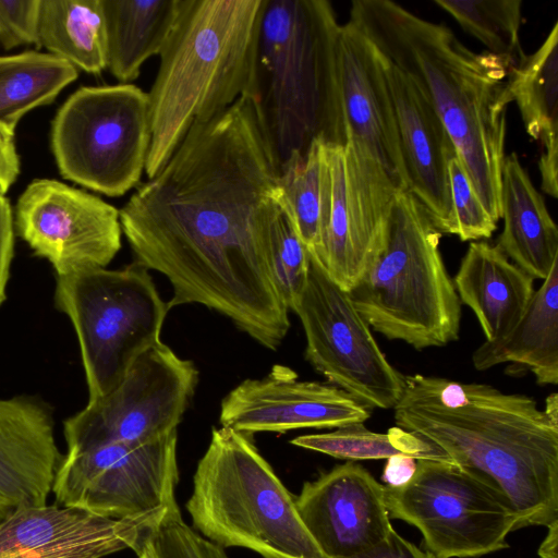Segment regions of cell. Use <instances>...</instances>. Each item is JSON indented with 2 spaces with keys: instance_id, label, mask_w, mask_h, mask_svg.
I'll return each instance as SVG.
<instances>
[{
  "instance_id": "obj_37",
  "label": "cell",
  "mask_w": 558,
  "mask_h": 558,
  "mask_svg": "<svg viewBox=\"0 0 558 558\" xmlns=\"http://www.w3.org/2000/svg\"><path fill=\"white\" fill-rule=\"evenodd\" d=\"M14 133L15 131L0 126V197H4L20 173Z\"/></svg>"
},
{
  "instance_id": "obj_1",
  "label": "cell",
  "mask_w": 558,
  "mask_h": 558,
  "mask_svg": "<svg viewBox=\"0 0 558 558\" xmlns=\"http://www.w3.org/2000/svg\"><path fill=\"white\" fill-rule=\"evenodd\" d=\"M280 162L259 100L194 124L119 210L134 262L171 283L169 308L201 304L276 350L290 322L271 272Z\"/></svg>"
},
{
  "instance_id": "obj_30",
  "label": "cell",
  "mask_w": 558,
  "mask_h": 558,
  "mask_svg": "<svg viewBox=\"0 0 558 558\" xmlns=\"http://www.w3.org/2000/svg\"><path fill=\"white\" fill-rule=\"evenodd\" d=\"M322 140L315 138L305 153H293L280 163L277 204L310 254L319 241L322 197Z\"/></svg>"
},
{
  "instance_id": "obj_4",
  "label": "cell",
  "mask_w": 558,
  "mask_h": 558,
  "mask_svg": "<svg viewBox=\"0 0 558 558\" xmlns=\"http://www.w3.org/2000/svg\"><path fill=\"white\" fill-rule=\"evenodd\" d=\"M266 0H181L148 94L154 178L189 130L240 97L258 98L257 48Z\"/></svg>"
},
{
  "instance_id": "obj_24",
  "label": "cell",
  "mask_w": 558,
  "mask_h": 558,
  "mask_svg": "<svg viewBox=\"0 0 558 558\" xmlns=\"http://www.w3.org/2000/svg\"><path fill=\"white\" fill-rule=\"evenodd\" d=\"M477 371L511 363L529 368L539 385L558 383V262L518 325L505 337L483 342L472 354Z\"/></svg>"
},
{
  "instance_id": "obj_25",
  "label": "cell",
  "mask_w": 558,
  "mask_h": 558,
  "mask_svg": "<svg viewBox=\"0 0 558 558\" xmlns=\"http://www.w3.org/2000/svg\"><path fill=\"white\" fill-rule=\"evenodd\" d=\"M107 35V69L131 84L153 56H159L177 21L181 0H101Z\"/></svg>"
},
{
  "instance_id": "obj_21",
  "label": "cell",
  "mask_w": 558,
  "mask_h": 558,
  "mask_svg": "<svg viewBox=\"0 0 558 558\" xmlns=\"http://www.w3.org/2000/svg\"><path fill=\"white\" fill-rule=\"evenodd\" d=\"M54 425L53 410L41 398H0V519L47 504L63 458Z\"/></svg>"
},
{
  "instance_id": "obj_31",
  "label": "cell",
  "mask_w": 558,
  "mask_h": 558,
  "mask_svg": "<svg viewBox=\"0 0 558 558\" xmlns=\"http://www.w3.org/2000/svg\"><path fill=\"white\" fill-rule=\"evenodd\" d=\"M434 3L511 68L525 57L519 39L521 0H435Z\"/></svg>"
},
{
  "instance_id": "obj_14",
  "label": "cell",
  "mask_w": 558,
  "mask_h": 558,
  "mask_svg": "<svg viewBox=\"0 0 558 558\" xmlns=\"http://www.w3.org/2000/svg\"><path fill=\"white\" fill-rule=\"evenodd\" d=\"M178 429L145 444L65 451L53 480L54 504L109 519L174 510Z\"/></svg>"
},
{
  "instance_id": "obj_16",
  "label": "cell",
  "mask_w": 558,
  "mask_h": 558,
  "mask_svg": "<svg viewBox=\"0 0 558 558\" xmlns=\"http://www.w3.org/2000/svg\"><path fill=\"white\" fill-rule=\"evenodd\" d=\"M372 410L344 390L326 383L299 380L276 365L258 379H245L222 400L221 426L251 435L298 428H338L364 423Z\"/></svg>"
},
{
  "instance_id": "obj_9",
  "label": "cell",
  "mask_w": 558,
  "mask_h": 558,
  "mask_svg": "<svg viewBox=\"0 0 558 558\" xmlns=\"http://www.w3.org/2000/svg\"><path fill=\"white\" fill-rule=\"evenodd\" d=\"M149 144L148 94L132 83L82 87L52 121L51 148L61 175L111 197L140 183Z\"/></svg>"
},
{
  "instance_id": "obj_34",
  "label": "cell",
  "mask_w": 558,
  "mask_h": 558,
  "mask_svg": "<svg viewBox=\"0 0 558 558\" xmlns=\"http://www.w3.org/2000/svg\"><path fill=\"white\" fill-rule=\"evenodd\" d=\"M448 183L450 214L444 233L454 234L461 241L489 239L498 222L483 206L457 155L448 162Z\"/></svg>"
},
{
  "instance_id": "obj_11",
  "label": "cell",
  "mask_w": 558,
  "mask_h": 558,
  "mask_svg": "<svg viewBox=\"0 0 558 558\" xmlns=\"http://www.w3.org/2000/svg\"><path fill=\"white\" fill-rule=\"evenodd\" d=\"M319 241L312 254L328 276L350 291L378 251L401 190L359 143L322 140Z\"/></svg>"
},
{
  "instance_id": "obj_35",
  "label": "cell",
  "mask_w": 558,
  "mask_h": 558,
  "mask_svg": "<svg viewBox=\"0 0 558 558\" xmlns=\"http://www.w3.org/2000/svg\"><path fill=\"white\" fill-rule=\"evenodd\" d=\"M40 0H0V45L10 50L38 45Z\"/></svg>"
},
{
  "instance_id": "obj_6",
  "label": "cell",
  "mask_w": 558,
  "mask_h": 558,
  "mask_svg": "<svg viewBox=\"0 0 558 558\" xmlns=\"http://www.w3.org/2000/svg\"><path fill=\"white\" fill-rule=\"evenodd\" d=\"M441 234L423 205L399 191L381 244L349 291L371 328L416 350L459 339L461 302L440 253Z\"/></svg>"
},
{
  "instance_id": "obj_2",
  "label": "cell",
  "mask_w": 558,
  "mask_h": 558,
  "mask_svg": "<svg viewBox=\"0 0 558 558\" xmlns=\"http://www.w3.org/2000/svg\"><path fill=\"white\" fill-rule=\"evenodd\" d=\"M396 425L438 447L450 463L498 492L521 527L558 521V395L545 408L477 383L405 376Z\"/></svg>"
},
{
  "instance_id": "obj_7",
  "label": "cell",
  "mask_w": 558,
  "mask_h": 558,
  "mask_svg": "<svg viewBox=\"0 0 558 558\" xmlns=\"http://www.w3.org/2000/svg\"><path fill=\"white\" fill-rule=\"evenodd\" d=\"M186 510L193 526L222 548L243 547L263 558H327L248 435L230 427L213 429Z\"/></svg>"
},
{
  "instance_id": "obj_19",
  "label": "cell",
  "mask_w": 558,
  "mask_h": 558,
  "mask_svg": "<svg viewBox=\"0 0 558 558\" xmlns=\"http://www.w3.org/2000/svg\"><path fill=\"white\" fill-rule=\"evenodd\" d=\"M167 511L109 519L56 504L22 507L0 519V558H104L132 549Z\"/></svg>"
},
{
  "instance_id": "obj_18",
  "label": "cell",
  "mask_w": 558,
  "mask_h": 558,
  "mask_svg": "<svg viewBox=\"0 0 558 558\" xmlns=\"http://www.w3.org/2000/svg\"><path fill=\"white\" fill-rule=\"evenodd\" d=\"M299 515L327 558H353L385 542L393 527L384 485L348 461L306 482L294 498Z\"/></svg>"
},
{
  "instance_id": "obj_10",
  "label": "cell",
  "mask_w": 558,
  "mask_h": 558,
  "mask_svg": "<svg viewBox=\"0 0 558 558\" xmlns=\"http://www.w3.org/2000/svg\"><path fill=\"white\" fill-rule=\"evenodd\" d=\"M393 519L420 530L434 558H472L508 548L510 532L522 529L509 502L457 465L416 460L403 483L384 485Z\"/></svg>"
},
{
  "instance_id": "obj_17",
  "label": "cell",
  "mask_w": 558,
  "mask_h": 558,
  "mask_svg": "<svg viewBox=\"0 0 558 558\" xmlns=\"http://www.w3.org/2000/svg\"><path fill=\"white\" fill-rule=\"evenodd\" d=\"M333 85L342 133L362 145L407 191L385 73L373 43L352 22L340 24L333 44Z\"/></svg>"
},
{
  "instance_id": "obj_29",
  "label": "cell",
  "mask_w": 558,
  "mask_h": 558,
  "mask_svg": "<svg viewBox=\"0 0 558 558\" xmlns=\"http://www.w3.org/2000/svg\"><path fill=\"white\" fill-rule=\"evenodd\" d=\"M291 444L349 461L379 460L401 456L415 460L450 463L448 457L438 447L399 426L391 427L384 434L366 428L363 423H353L328 433L298 436L291 440Z\"/></svg>"
},
{
  "instance_id": "obj_8",
  "label": "cell",
  "mask_w": 558,
  "mask_h": 558,
  "mask_svg": "<svg viewBox=\"0 0 558 558\" xmlns=\"http://www.w3.org/2000/svg\"><path fill=\"white\" fill-rule=\"evenodd\" d=\"M54 304L75 330L88 401L110 392L141 354L161 342L170 310L136 262L57 277Z\"/></svg>"
},
{
  "instance_id": "obj_12",
  "label": "cell",
  "mask_w": 558,
  "mask_h": 558,
  "mask_svg": "<svg viewBox=\"0 0 558 558\" xmlns=\"http://www.w3.org/2000/svg\"><path fill=\"white\" fill-rule=\"evenodd\" d=\"M304 329L306 361L369 409H395L405 376L386 357L348 291L310 254L304 289L290 308Z\"/></svg>"
},
{
  "instance_id": "obj_33",
  "label": "cell",
  "mask_w": 558,
  "mask_h": 558,
  "mask_svg": "<svg viewBox=\"0 0 558 558\" xmlns=\"http://www.w3.org/2000/svg\"><path fill=\"white\" fill-rule=\"evenodd\" d=\"M270 263L277 292L290 310L305 287L310 252L281 209L271 228Z\"/></svg>"
},
{
  "instance_id": "obj_26",
  "label": "cell",
  "mask_w": 558,
  "mask_h": 558,
  "mask_svg": "<svg viewBox=\"0 0 558 558\" xmlns=\"http://www.w3.org/2000/svg\"><path fill=\"white\" fill-rule=\"evenodd\" d=\"M558 23L532 54L509 70L507 92L519 108L526 133L542 146L538 167L557 168Z\"/></svg>"
},
{
  "instance_id": "obj_36",
  "label": "cell",
  "mask_w": 558,
  "mask_h": 558,
  "mask_svg": "<svg viewBox=\"0 0 558 558\" xmlns=\"http://www.w3.org/2000/svg\"><path fill=\"white\" fill-rule=\"evenodd\" d=\"M13 216L9 201L0 197V306L7 300V287L14 255Z\"/></svg>"
},
{
  "instance_id": "obj_40",
  "label": "cell",
  "mask_w": 558,
  "mask_h": 558,
  "mask_svg": "<svg viewBox=\"0 0 558 558\" xmlns=\"http://www.w3.org/2000/svg\"><path fill=\"white\" fill-rule=\"evenodd\" d=\"M546 527L548 532L542 541L537 554L539 558H558V521L553 522Z\"/></svg>"
},
{
  "instance_id": "obj_5",
  "label": "cell",
  "mask_w": 558,
  "mask_h": 558,
  "mask_svg": "<svg viewBox=\"0 0 558 558\" xmlns=\"http://www.w3.org/2000/svg\"><path fill=\"white\" fill-rule=\"evenodd\" d=\"M326 0H266L257 48L264 123L279 162L315 138L344 144L333 85L339 27Z\"/></svg>"
},
{
  "instance_id": "obj_27",
  "label": "cell",
  "mask_w": 558,
  "mask_h": 558,
  "mask_svg": "<svg viewBox=\"0 0 558 558\" xmlns=\"http://www.w3.org/2000/svg\"><path fill=\"white\" fill-rule=\"evenodd\" d=\"M38 47L77 70L107 69V35L101 0H40Z\"/></svg>"
},
{
  "instance_id": "obj_38",
  "label": "cell",
  "mask_w": 558,
  "mask_h": 558,
  "mask_svg": "<svg viewBox=\"0 0 558 558\" xmlns=\"http://www.w3.org/2000/svg\"><path fill=\"white\" fill-rule=\"evenodd\" d=\"M353 558H434L427 550L421 549L399 535L395 530L388 538Z\"/></svg>"
},
{
  "instance_id": "obj_15",
  "label": "cell",
  "mask_w": 558,
  "mask_h": 558,
  "mask_svg": "<svg viewBox=\"0 0 558 558\" xmlns=\"http://www.w3.org/2000/svg\"><path fill=\"white\" fill-rule=\"evenodd\" d=\"M19 235L57 277L106 268L121 248L119 210L57 180H34L15 209Z\"/></svg>"
},
{
  "instance_id": "obj_32",
  "label": "cell",
  "mask_w": 558,
  "mask_h": 558,
  "mask_svg": "<svg viewBox=\"0 0 558 558\" xmlns=\"http://www.w3.org/2000/svg\"><path fill=\"white\" fill-rule=\"evenodd\" d=\"M132 550L137 558H228L221 546L184 522L180 509L168 510Z\"/></svg>"
},
{
  "instance_id": "obj_39",
  "label": "cell",
  "mask_w": 558,
  "mask_h": 558,
  "mask_svg": "<svg viewBox=\"0 0 558 558\" xmlns=\"http://www.w3.org/2000/svg\"><path fill=\"white\" fill-rule=\"evenodd\" d=\"M416 460L409 457H392L387 459L384 476L388 484L405 482L414 472Z\"/></svg>"
},
{
  "instance_id": "obj_22",
  "label": "cell",
  "mask_w": 558,
  "mask_h": 558,
  "mask_svg": "<svg viewBox=\"0 0 558 558\" xmlns=\"http://www.w3.org/2000/svg\"><path fill=\"white\" fill-rule=\"evenodd\" d=\"M452 280L486 341L501 339L518 325L535 291L534 279L486 241L469 244Z\"/></svg>"
},
{
  "instance_id": "obj_28",
  "label": "cell",
  "mask_w": 558,
  "mask_h": 558,
  "mask_svg": "<svg viewBox=\"0 0 558 558\" xmlns=\"http://www.w3.org/2000/svg\"><path fill=\"white\" fill-rule=\"evenodd\" d=\"M77 74L72 64L46 52L0 56V126L15 131L27 112L53 101Z\"/></svg>"
},
{
  "instance_id": "obj_23",
  "label": "cell",
  "mask_w": 558,
  "mask_h": 558,
  "mask_svg": "<svg viewBox=\"0 0 558 558\" xmlns=\"http://www.w3.org/2000/svg\"><path fill=\"white\" fill-rule=\"evenodd\" d=\"M500 219L496 246L534 280H545L558 262V229L514 151L501 168Z\"/></svg>"
},
{
  "instance_id": "obj_20",
  "label": "cell",
  "mask_w": 558,
  "mask_h": 558,
  "mask_svg": "<svg viewBox=\"0 0 558 558\" xmlns=\"http://www.w3.org/2000/svg\"><path fill=\"white\" fill-rule=\"evenodd\" d=\"M383 60L407 191L444 233L450 214L448 162L457 155L454 145L417 84L384 57Z\"/></svg>"
},
{
  "instance_id": "obj_3",
  "label": "cell",
  "mask_w": 558,
  "mask_h": 558,
  "mask_svg": "<svg viewBox=\"0 0 558 558\" xmlns=\"http://www.w3.org/2000/svg\"><path fill=\"white\" fill-rule=\"evenodd\" d=\"M349 21L424 93L475 193L498 222L511 66L489 52L475 53L446 25L389 0L352 1Z\"/></svg>"
},
{
  "instance_id": "obj_13",
  "label": "cell",
  "mask_w": 558,
  "mask_h": 558,
  "mask_svg": "<svg viewBox=\"0 0 558 558\" xmlns=\"http://www.w3.org/2000/svg\"><path fill=\"white\" fill-rule=\"evenodd\" d=\"M197 383L194 363L161 341L141 354L110 392L64 421L66 451L145 444L177 430Z\"/></svg>"
}]
</instances>
